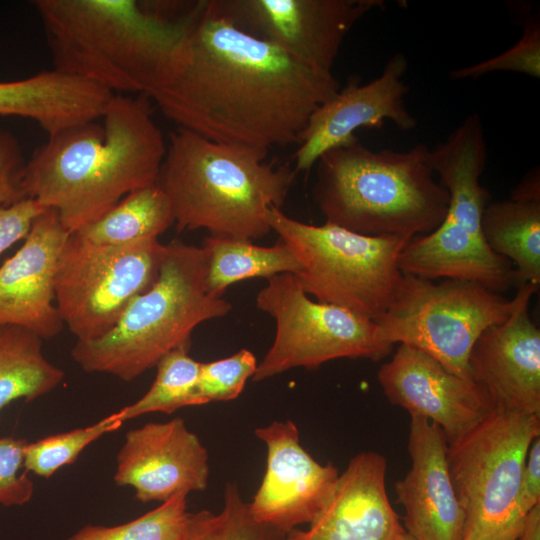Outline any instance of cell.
<instances>
[{"instance_id":"6","label":"cell","mask_w":540,"mask_h":540,"mask_svg":"<svg viewBox=\"0 0 540 540\" xmlns=\"http://www.w3.org/2000/svg\"><path fill=\"white\" fill-rule=\"evenodd\" d=\"M204 249L173 240L154 284L137 296L114 327L100 338L76 341L71 354L86 372L106 373L131 381L162 357L190 347L201 323L226 316L232 305L206 287Z\"/></svg>"},{"instance_id":"30","label":"cell","mask_w":540,"mask_h":540,"mask_svg":"<svg viewBox=\"0 0 540 540\" xmlns=\"http://www.w3.org/2000/svg\"><path fill=\"white\" fill-rule=\"evenodd\" d=\"M493 72H515L540 77V22L527 19L521 38L504 52L471 66L452 70V80L477 79Z\"/></svg>"},{"instance_id":"31","label":"cell","mask_w":540,"mask_h":540,"mask_svg":"<svg viewBox=\"0 0 540 540\" xmlns=\"http://www.w3.org/2000/svg\"><path fill=\"white\" fill-rule=\"evenodd\" d=\"M257 365L256 357L247 349L227 358L201 363L197 386L201 404L237 398L247 380L253 377Z\"/></svg>"},{"instance_id":"20","label":"cell","mask_w":540,"mask_h":540,"mask_svg":"<svg viewBox=\"0 0 540 540\" xmlns=\"http://www.w3.org/2000/svg\"><path fill=\"white\" fill-rule=\"evenodd\" d=\"M386 470L377 452L355 455L309 528L292 529L284 540H400L406 531L388 498Z\"/></svg>"},{"instance_id":"7","label":"cell","mask_w":540,"mask_h":540,"mask_svg":"<svg viewBox=\"0 0 540 540\" xmlns=\"http://www.w3.org/2000/svg\"><path fill=\"white\" fill-rule=\"evenodd\" d=\"M265 217L295 254L301 267L296 277L307 295L373 321L392 304L403 278L398 257L410 239L362 235L328 222L307 224L277 207Z\"/></svg>"},{"instance_id":"38","label":"cell","mask_w":540,"mask_h":540,"mask_svg":"<svg viewBox=\"0 0 540 540\" xmlns=\"http://www.w3.org/2000/svg\"><path fill=\"white\" fill-rule=\"evenodd\" d=\"M503 540H517V539H503Z\"/></svg>"},{"instance_id":"13","label":"cell","mask_w":540,"mask_h":540,"mask_svg":"<svg viewBox=\"0 0 540 540\" xmlns=\"http://www.w3.org/2000/svg\"><path fill=\"white\" fill-rule=\"evenodd\" d=\"M407 70L406 56L397 52L378 77L365 84L351 81L318 106L299 136L295 172L309 170L326 152L354 141L359 128L379 129L387 120L402 131L414 129L417 120L405 105Z\"/></svg>"},{"instance_id":"29","label":"cell","mask_w":540,"mask_h":540,"mask_svg":"<svg viewBox=\"0 0 540 540\" xmlns=\"http://www.w3.org/2000/svg\"><path fill=\"white\" fill-rule=\"evenodd\" d=\"M122 424L123 421L115 412L92 425L28 442L23 467L48 479L60 468L74 463L89 444L106 433L116 431Z\"/></svg>"},{"instance_id":"12","label":"cell","mask_w":540,"mask_h":540,"mask_svg":"<svg viewBox=\"0 0 540 540\" xmlns=\"http://www.w3.org/2000/svg\"><path fill=\"white\" fill-rule=\"evenodd\" d=\"M241 31L324 72H332L342 43L382 0H211Z\"/></svg>"},{"instance_id":"21","label":"cell","mask_w":540,"mask_h":540,"mask_svg":"<svg viewBox=\"0 0 540 540\" xmlns=\"http://www.w3.org/2000/svg\"><path fill=\"white\" fill-rule=\"evenodd\" d=\"M114 93L55 69L0 82V116L29 118L48 136L102 118Z\"/></svg>"},{"instance_id":"24","label":"cell","mask_w":540,"mask_h":540,"mask_svg":"<svg viewBox=\"0 0 540 540\" xmlns=\"http://www.w3.org/2000/svg\"><path fill=\"white\" fill-rule=\"evenodd\" d=\"M42 341L23 327L0 325V411L19 399L33 401L64 379V371L45 358Z\"/></svg>"},{"instance_id":"4","label":"cell","mask_w":540,"mask_h":540,"mask_svg":"<svg viewBox=\"0 0 540 540\" xmlns=\"http://www.w3.org/2000/svg\"><path fill=\"white\" fill-rule=\"evenodd\" d=\"M54 69L110 91L148 96L178 43L171 19L135 0H36Z\"/></svg>"},{"instance_id":"14","label":"cell","mask_w":540,"mask_h":540,"mask_svg":"<svg viewBox=\"0 0 540 540\" xmlns=\"http://www.w3.org/2000/svg\"><path fill=\"white\" fill-rule=\"evenodd\" d=\"M267 447L266 471L248 503L253 517L285 534L310 524L336 489L338 469L317 462L299 442L292 421H278L255 430Z\"/></svg>"},{"instance_id":"23","label":"cell","mask_w":540,"mask_h":540,"mask_svg":"<svg viewBox=\"0 0 540 540\" xmlns=\"http://www.w3.org/2000/svg\"><path fill=\"white\" fill-rule=\"evenodd\" d=\"M202 248L207 257L206 287L217 297L236 282L282 273L296 275L301 268L292 250L279 239L273 246L263 247L251 240L209 235Z\"/></svg>"},{"instance_id":"9","label":"cell","mask_w":540,"mask_h":540,"mask_svg":"<svg viewBox=\"0 0 540 540\" xmlns=\"http://www.w3.org/2000/svg\"><path fill=\"white\" fill-rule=\"evenodd\" d=\"M518 301L517 292L507 299L469 280L434 283L403 274L394 301L374 322L381 340L417 348L472 379L469 357L475 342L488 327L507 320Z\"/></svg>"},{"instance_id":"35","label":"cell","mask_w":540,"mask_h":540,"mask_svg":"<svg viewBox=\"0 0 540 540\" xmlns=\"http://www.w3.org/2000/svg\"><path fill=\"white\" fill-rule=\"evenodd\" d=\"M519 498L525 514L540 504V437L535 438L529 447L521 476Z\"/></svg>"},{"instance_id":"34","label":"cell","mask_w":540,"mask_h":540,"mask_svg":"<svg viewBox=\"0 0 540 540\" xmlns=\"http://www.w3.org/2000/svg\"><path fill=\"white\" fill-rule=\"evenodd\" d=\"M46 208L27 198L7 207H0V255L24 239L34 220Z\"/></svg>"},{"instance_id":"28","label":"cell","mask_w":540,"mask_h":540,"mask_svg":"<svg viewBox=\"0 0 540 540\" xmlns=\"http://www.w3.org/2000/svg\"><path fill=\"white\" fill-rule=\"evenodd\" d=\"M187 494L179 493L144 515L114 526L86 525L67 540H182Z\"/></svg>"},{"instance_id":"3","label":"cell","mask_w":540,"mask_h":540,"mask_svg":"<svg viewBox=\"0 0 540 540\" xmlns=\"http://www.w3.org/2000/svg\"><path fill=\"white\" fill-rule=\"evenodd\" d=\"M261 148L210 140L179 127L169 134L157 180L178 231L255 240L271 229L266 212L281 209L295 177L265 161Z\"/></svg>"},{"instance_id":"22","label":"cell","mask_w":540,"mask_h":540,"mask_svg":"<svg viewBox=\"0 0 540 540\" xmlns=\"http://www.w3.org/2000/svg\"><path fill=\"white\" fill-rule=\"evenodd\" d=\"M481 227L490 249L513 263L517 287L540 285V193L513 189L510 199L490 201Z\"/></svg>"},{"instance_id":"17","label":"cell","mask_w":540,"mask_h":540,"mask_svg":"<svg viewBox=\"0 0 540 540\" xmlns=\"http://www.w3.org/2000/svg\"><path fill=\"white\" fill-rule=\"evenodd\" d=\"M209 477L208 453L183 419L150 422L129 430L117 455L114 481L130 486L142 503L165 502L202 491Z\"/></svg>"},{"instance_id":"15","label":"cell","mask_w":540,"mask_h":540,"mask_svg":"<svg viewBox=\"0 0 540 540\" xmlns=\"http://www.w3.org/2000/svg\"><path fill=\"white\" fill-rule=\"evenodd\" d=\"M517 288L519 301L513 313L488 327L475 342L470 375L494 410L540 416V330L529 315L539 285Z\"/></svg>"},{"instance_id":"33","label":"cell","mask_w":540,"mask_h":540,"mask_svg":"<svg viewBox=\"0 0 540 540\" xmlns=\"http://www.w3.org/2000/svg\"><path fill=\"white\" fill-rule=\"evenodd\" d=\"M26 162L18 139L0 127V207L27 199L22 186Z\"/></svg>"},{"instance_id":"36","label":"cell","mask_w":540,"mask_h":540,"mask_svg":"<svg viewBox=\"0 0 540 540\" xmlns=\"http://www.w3.org/2000/svg\"><path fill=\"white\" fill-rule=\"evenodd\" d=\"M517 540H540V504L527 513Z\"/></svg>"},{"instance_id":"11","label":"cell","mask_w":540,"mask_h":540,"mask_svg":"<svg viewBox=\"0 0 540 540\" xmlns=\"http://www.w3.org/2000/svg\"><path fill=\"white\" fill-rule=\"evenodd\" d=\"M255 303L275 321L274 340L257 365L255 382L292 368L315 369L339 358L378 361L394 346L381 340L373 320L309 298L294 274L268 278Z\"/></svg>"},{"instance_id":"16","label":"cell","mask_w":540,"mask_h":540,"mask_svg":"<svg viewBox=\"0 0 540 540\" xmlns=\"http://www.w3.org/2000/svg\"><path fill=\"white\" fill-rule=\"evenodd\" d=\"M387 399L436 423L447 443L462 436L494 409L484 390L425 352L400 344L377 373Z\"/></svg>"},{"instance_id":"10","label":"cell","mask_w":540,"mask_h":540,"mask_svg":"<svg viewBox=\"0 0 540 540\" xmlns=\"http://www.w3.org/2000/svg\"><path fill=\"white\" fill-rule=\"evenodd\" d=\"M166 245L158 238L108 246L69 233L55 275V303L77 341L109 332L157 280Z\"/></svg>"},{"instance_id":"2","label":"cell","mask_w":540,"mask_h":540,"mask_svg":"<svg viewBox=\"0 0 540 540\" xmlns=\"http://www.w3.org/2000/svg\"><path fill=\"white\" fill-rule=\"evenodd\" d=\"M66 128L26 162V198L56 211L75 232L127 194L156 184L167 145L145 97L114 95L103 116Z\"/></svg>"},{"instance_id":"5","label":"cell","mask_w":540,"mask_h":540,"mask_svg":"<svg viewBox=\"0 0 540 540\" xmlns=\"http://www.w3.org/2000/svg\"><path fill=\"white\" fill-rule=\"evenodd\" d=\"M426 148L373 151L357 137L323 154L315 164L313 195L325 222L406 239L435 230L450 198L425 162Z\"/></svg>"},{"instance_id":"19","label":"cell","mask_w":540,"mask_h":540,"mask_svg":"<svg viewBox=\"0 0 540 540\" xmlns=\"http://www.w3.org/2000/svg\"><path fill=\"white\" fill-rule=\"evenodd\" d=\"M410 417L411 468L395 484L403 527L415 540H462L465 517L449 473L446 436L427 418Z\"/></svg>"},{"instance_id":"25","label":"cell","mask_w":540,"mask_h":540,"mask_svg":"<svg viewBox=\"0 0 540 540\" xmlns=\"http://www.w3.org/2000/svg\"><path fill=\"white\" fill-rule=\"evenodd\" d=\"M173 223L168 198L153 184L127 194L98 219L75 232L94 244L119 246L158 238Z\"/></svg>"},{"instance_id":"18","label":"cell","mask_w":540,"mask_h":540,"mask_svg":"<svg viewBox=\"0 0 540 540\" xmlns=\"http://www.w3.org/2000/svg\"><path fill=\"white\" fill-rule=\"evenodd\" d=\"M68 235L53 209L34 220L21 247L0 266V325L23 327L42 339L62 331L55 275Z\"/></svg>"},{"instance_id":"32","label":"cell","mask_w":540,"mask_h":540,"mask_svg":"<svg viewBox=\"0 0 540 540\" xmlns=\"http://www.w3.org/2000/svg\"><path fill=\"white\" fill-rule=\"evenodd\" d=\"M27 443L25 439L0 438V505L21 506L33 496V482L25 473H19Z\"/></svg>"},{"instance_id":"37","label":"cell","mask_w":540,"mask_h":540,"mask_svg":"<svg viewBox=\"0 0 540 540\" xmlns=\"http://www.w3.org/2000/svg\"><path fill=\"white\" fill-rule=\"evenodd\" d=\"M400 540H415L412 538L409 534L405 533V535Z\"/></svg>"},{"instance_id":"8","label":"cell","mask_w":540,"mask_h":540,"mask_svg":"<svg viewBox=\"0 0 540 540\" xmlns=\"http://www.w3.org/2000/svg\"><path fill=\"white\" fill-rule=\"evenodd\" d=\"M540 416L493 410L447 444L453 487L465 517L462 540L518 539L527 514L519 491Z\"/></svg>"},{"instance_id":"1","label":"cell","mask_w":540,"mask_h":540,"mask_svg":"<svg viewBox=\"0 0 540 540\" xmlns=\"http://www.w3.org/2000/svg\"><path fill=\"white\" fill-rule=\"evenodd\" d=\"M340 89L315 69L198 1L148 94L180 127L269 151L297 144L309 117Z\"/></svg>"},{"instance_id":"27","label":"cell","mask_w":540,"mask_h":540,"mask_svg":"<svg viewBox=\"0 0 540 540\" xmlns=\"http://www.w3.org/2000/svg\"><path fill=\"white\" fill-rule=\"evenodd\" d=\"M286 534L257 521L236 484L228 483L219 513H187L182 540H284Z\"/></svg>"},{"instance_id":"26","label":"cell","mask_w":540,"mask_h":540,"mask_svg":"<svg viewBox=\"0 0 540 540\" xmlns=\"http://www.w3.org/2000/svg\"><path fill=\"white\" fill-rule=\"evenodd\" d=\"M188 350L189 347H180L160 359L150 389L117 411L123 422L151 412L170 414L183 407L202 405L197 389L201 363Z\"/></svg>"}]
</instances>
